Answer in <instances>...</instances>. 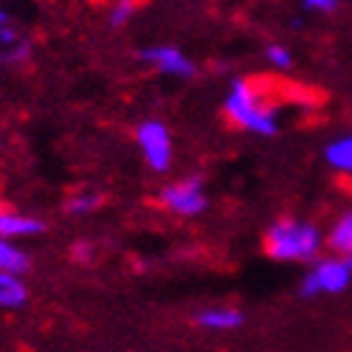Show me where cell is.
Here are the masks:
<instances>
[{
  "mask_svg": "<svg viewBox=\"0 0 352 352\" xmlns=\"http://www.w3.org/2000/svg\"><path fill=\"white\" fill-rule=\"evenodd\" d=\"M226 116L234 127L248 130L254 135H276L279 122H276V110L265 104L262 87L251 79H234L226 96Z\"/></svg>",
  "mask_w": 352,
  "mask_h": 352,
  "instance_id": "6da1fadb",
  "label": "cell"
},
{
  "mask_svg": "<svg viewBox=\"0 0 352 352\" xmlns=\"http://www.w3.org/2000/svg\"><path fill=\"white\" fill-rule=\"evenodd\" d=\"M321 248V234L310 223L299 220H276L265 231V251L279 262H305L313 259Z\"/></svg>",
  "mask_w": 352,
  "mask_h": 352,
  "instance_id": "7a4b0ae2",
  "label": "cell"
},
{
  "mask_svg": "<svg viewBox=\"0 0 352 352\" xmlns=\"http://www.w3.org/2000/svg\"><path fill=\"white\" fill-rule=\"evenodd\" d=\"M352 282V268H349V259L341 256H330V259H321L318 265L302 279L299 293L302 296H318V293H341L346 290Z\"/></svg>",
  "mask_w": 352,
  "mask_h": 352,
  "instance_id": "3957f363",
  "label": "cell"
},
{
  "mask_svg": "<svg viewBox=\"0 0 352 352\" xmlns=\"http://www.w3.org/2000/svg\"><path fill=\"white\" fill-rule=\"evenodd\" d=\"M135 141L138 150L144 155V161L150 164L153 172H166L172 164V135L169 127L158 119H146L138 124L135 130Z\"/></svg>",
  "mask_w": 352,
  "mask_h": 352,
  "instance_id": "277c9868",
  "label": "cell"
},
{
  "mask_svg": "<svg viewBox=\"0 0 352 352\" xmlns=\"http://www.w3.org/2000/svg\"><path fill=\"white\" fill-rule=\"evenodd\" d=\"M161 203L172 212V214H181V217H195L206 209V192H203L200 178H184V181H175L166 184L161 189Z\"/></svg>",
  "mask_w": 352,
  "mask_h": 352,
  "instance_id": "5b68a950",
  "label": "cell"
},
{
  "mask_svg": "<svg viewBox=\"0 0 352 352\" xmlns=\"http://www.w3.org/2000/svg\"><path fill=\"white\" fill-rule=\"evenodd\" d=\"M138 56L144 63H150L155 71L166 74V76H178V79H192L197 74L195 63L186 60V54L172 48V45H153V48H144L138 51Z\"/></svg>",
  "mask_w": 352,
  "mask_h": 352,
  "instance_id": "8992f818",
  "label": "cell"
},
{
  "mask_svg": "<svg viewBox=\"0 0 352 352\" xmlns=\"http://www.w3.org/2000/svg\"><path fill=\"white\" fill-rule=\"evenodd\" d=\"M45 223L40 217H28L14 209H0V240H17V237H40Z\"/></svg>",
  "mask_w": 352,
  "mask_h": 352,
  "instance_id": "52a82bcc",
  "label": "cell"
},
{
  "mask_svg": "<svg viewBox=\"0 0 352 352\" xmlns=\"http://www.w3.org/2000/svg\"><path fill=\"white\" fill-rule=\"evenodd\" d=\"M197 324L206 330H237L243 324V313L234 307H206L197 313Z\"/></svg>",
  "mask_w": 352,
  "mask_h": 352,
  "instance_id": "ba28073f",
  "label": "cell"
},
{
  "mask_svg": "<svg viewBox=\"0 0 352 352\" xmlns=\"http://www.w3.org/2000/svg\"><path fill=\"white\" fill-rule=\"evenodd\" d=\"M28 302V287L17 274H3L0 271V307L3 310H17Z\"/></svg>",
  "mask_w": 352,
  "mask_h": 352,
  "instance_id": "9c48e42d",
  "label": "cell"
},
{
  "mask_svg": "<svg viewBox=\"0 0 352 352\" xmlns=\"http://www.w3.org/2000/svg\"><path fill=\"white\" fill-rule=\"evenodd\" d=\"M324 158H327V164L336 172L352 175V133L349 135H341V138H333L327 144V150H324Z\"/></svg>",
  "mask_w": 352,
  "mask_h": 352,
  "instance_id": "30bf717a",
  "label": "cell"
},
{
  "mask_svg": "<svg viewBox=\"0 0 352 352\" xmlns=\"http://www.w3.org/2000/svg\"><path fill=\"white\" fill-rule=\"evenodd\" d=\"M32 268V259L25 251H20L12 240H0V271L3 274H25Z\"/></svg>",
  "mask_w": 352,
  "mask_h": 352,
  "instance_id": "8fae6325",
  "label": "cell"
},
{
  "mask_svg": "<svg viewBox=\"0 0 352 352\" xmlns=\"http://www.w3.org/2000/svg\"><path fill=\"white\" fill-rule=\"evenodd\" d=\"M327 243H330V248L338 251V254H346V256L352 254V209L338 217V223L333 226Z\"/></svg>",
  "mask_w": 352,
  "mask_h": 352,
  "instance_id": "7c38bea8",
  "label": "cell"
},
{
  "mask_svg": "<svg viewBox=\"0 0 352 352\" xmlns=\"http://www.w3.org/2000/svg\"><path fill=\"white\" fill-rule=\"evenodd\" d=\"M102 206V195L99 192H74L65 200V212L68 214H91Z\"/></svg>",
  "mask_w": 352,
  "mask_h": 352,
  "instance_id": "4fadbf2b",
  "label": "cell"
},
{
  "mask_svg": "<svg viewBox=\"0 0 352 352\" xmlns=\"http://www.w3.org/2000/svg\"><path fill=\"white\" fill-rule=\"evenodd\" d=\"M135 12H138V0H116L113 9H110V25L113 28L127 25Z\"/></svg>",
  "mask_w": 352,
  "mask_h": 352,
  "instance_id": "5bb4252c",
  "label": "cell"
},
{
  "mask_svg": "<svg viewBox=\"0 0 352 352\" xmlns=\"http://www.w3.org/2000/svg\"><path fill=\"white\" fill-rule=\"evenodd\" d=\"M265 56H268V63H271L276 71H290V68H293V56H290V51H287L285 45H279V43L268 45V48H265Z\"/></svg>",
  "mask_w": 352,
  "mask_h": 352,
  "instance_id": "9a60e30c",
  "label": "cell"
},
{
  "mask_svg": "<svg viewBox=\"0 0 352 352\" xmlns=\"http://www.w3.org/2000/svg\"><path fill=\"white\" fill-rule=\"evenodd\" d=\"M28 54H32V43L28 40H20L17 45H12V48H0V63H23V60H28Z\"/></svg>",
  "mask_w": 352,
  "mask_h": 352,
  "instance_id": "2e32d148",
  "label": "cell"
},
{
  "mask_svg": "<svg viewBox=\"0 0 352 352\" xmlns=\"http://www.w3.org/2000/svg\"><path fill=\"white\" fill-rule=\"evenodd\" d=\"M71 254H74V259H79V262H91V259H94V243L79 240V243H74Z\"/></svg>",
  "mask_w": 352,
  "mask_h": 352,
  "instance_id": "e0dca14e",
  "label": "cell"
},
{
  "mask_svg": "<svg viewBox=\"0 0 352 352\" xmlns=\"http://www.w3.org/2000/svg\"><path fill=\"white\" fill-rule=\"evenodd\" d=\"M302 3L310 12H336L338 9V0H302Z\"/></svg>",
  "mask_w": 352,
  "mask_h": 352,
  "instance_id": "ac0fdd59",
  "label": "cell"
},
{
  "mask_svg": "<svg viewBox=\"0 0 352 352\" xmlns=\"http://www.w3.org/2000/svg\"><path fill=\"white\" fill-rule=\"evenodd\" d=\"M17 43H20V34H17L14 25H3V28H0V45L12 48V45H17Z\"/></svg>",
  "mask_w": 352,
  "mask_h": 352,
  "instance_id": "d6986e66",
  "label": "cell"
},
{
  "mask_svg": "<svg viewBox=\"0 0 352 352\" xmlns=\"http://www.w3.org/2000/svg\"><path fill=\"white\" fill-rule=\"evenodd\" d=\"M3 25H12V23H9V12L0 9V28H3Z\"/></svg>",
  "mask_w": 352,
  "mask_h": 352,
  "instance_id": "ffe728a7",
  "label": "cell"
},
{
  "mask_svg": "<svg viewBox=\"0 0 352 352\" xmlns=\"http://www.w3.org/2000/svg\"><path fill=\"white\" fill-rule=\"evenodd\" d=\"M346 259H349V268H352V254H349V256H346Z\"/></svg>",
  "mask_w": 352,
  "mask_h": 352,
  "instance_id": "44dd1931",
  "label": "cell"
}]
</instances>
